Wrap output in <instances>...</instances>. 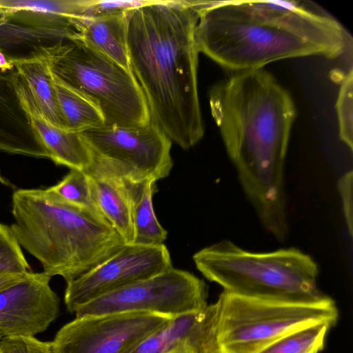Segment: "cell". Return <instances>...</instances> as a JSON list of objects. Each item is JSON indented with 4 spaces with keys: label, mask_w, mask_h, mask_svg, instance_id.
<instances>
[{
    "label": "cell",
    "mask_w": 353,
    "mask_h": 353,
    "mask_svg": "<svg viewBox=\"0 0 353 353\" xmlns=\"http://www.w3.org/2000/svg\"><path fill=\"white\" fill-rule=\"evenodd\" d=\"M212 116L242 188L265 229L288 234L284 166L296 108L263 68L230 73L210 89Z\"/></svg>",
    "instance_id": "6da1fadb"
},
{
    "label": "cell",
    "mask_w": 353,
    "mask_h": 353,
    "mask_svg": "<svg viewBox=\"0 0 353 353\" xmlns=\"http://www.w3.org/2000/svg\"><path fill=\"white\" fill-rule=\"evenodd\" d=\"M194 37L199 52L230 73L290 58L334 59L352 44L336 19L300 1H202Z\"/></svg>",
    "instance_id": "7a4b0ae2"
},
{
    "label": "cell",
    "mask_w": 353,
    "mask_h": 353,
    "mask_svg": "<svg viewBox=\"0 0 353 353\" xmlns=\"http://www.w3.org/2000/svg\"><path fill=\"white\" fill-rule=\"evenodd\" d=\"M130 70L151 120L183 150L203 138L193 1H154L128 12Z\"/></svg>",
    "instance_id": "3957f363"
},
{
    "label": "cell",
    "mask_w": 353,
    "mask_h": 353,
    "mask_svg": "<svg viewBox=\"0 0 353 353\" xmlns=\"http://www.w3.org/2000/svg\"><path fill=\"white\" fill-rule=\"evenodd\" d=\"M11 231L41 264L66 283L90 271L125 243L101 215L70 204L48 188L18 189L12 196Z\"/></svg>",
    "instance_id": "277c9868"
},
{
    "label": "cell",
    "mask_w": 353,
    "mask_h": 353,
    "mask_svg": "<svg viewBox=\"0 0 353 353\" xmlns=\"http://www.w3.org/2000/svg\"><path fill=\"white\" fill-rule=\"evenodd\" d=\"M192 258L208 280L231 294L305 303L330 298L318 287L316 263L298 248L259 253L222 240L200 250Z\"/></svg>",
    "instance_id": "5b68a950"
},
{
    "label": "cell",
    "mask_w": 353,
    "mask_h": 353,
    "mask_svg": "<svg viewBox=\"0 0 353 353\" xmlns=\"http://www.w3.org/2000/svg\"><path fill=\"white\" fill-rule=\"evenodd\" d=\"M47 62L54 80L99 108L105 125L138 126L152 121L145 95L132 71L78 35L63 42Z\"/></svg>",
    "instance_id": "8992f818"
},
{
    "label": "cell",
    "mask_w": 353,
    "mask_h": 353,
    "mask_svg": "<svg viewBox=\"0 0 353 353\" xmlns=\"http://www.w3.org/2000/svg\"><path fill=\"white\" fill-rule=\"evenodd\" d=\"M216 303L219 353H257L298 328L323 321L334 325L338 319V310L330 297L318 303H292L223 291Z\"/></svg>",
    "instance_id": "52a82bcc"
},
{
    "label": "cell",
    "mask_w": 353,
    "mask_h": 353,
    "mask_svg": "<svg viewBox=\"0 0 353 353\" xmlns=\"http://www.w3.org/2000/svg\"><path fill=\"white\" fill-rule=\"evenodd\" d=\"M80 133L93 155L86 172L137 184L163 179L173 166L172 141L152 121L138 126L104 125Z\"/></svg>",
    "instance_id": "ba28073f"
},
{
    "label": "cell",
    "mask_w": 353,
    "mask_h": 353,
    "mask_svg": "<svg viewBox=\"0 0 353 353\" xmlns=\"http://www.w3.org/2000/svg\"><path fill=\"white\" fill-rule=\"evenodd\" d=\"M208 296V286L203 280L173 267L100 296L79 308L74 314L145 312L174 318L205 307Z\"/></svg>",
    "instance_id": "9c48e42d"
},
{
    "label": "cell",
    "mask_w": 353,
    "mask_h": 353,
    "mask_svg": "<svg viewBox=\"0 0 353 353\" xmlns=\"http://www.w3.org/2000/svg\"><path fill=\"white\" fill-rule=\"evenodd\" d=\"M172 318L145 312L76 316L51 341L52 353H127Z\"/></svg>",
    "instance_id": "30bf717a"
},
{
    "label": "cell",
    "mask_w": 353,
    "mask_h": 353,
    "mask_svg": "<svg viewBox=\"0 0 353 353\" xmlns=\"http://www.w3.org/2000/svg\"><path fill=\"white\" fill-rule=\"evenodd\" d=\"M173 268L164 244H124L96 267L66 283L64 302L74 313L88 303L105 294L148 279Z\"/></svg>",
    "instance_id": "8fae6325"
},
{
    "label": "cell",
    "mask_w": 353,
    "mask_h": 353,
    "mask_svg": "<svg viewBox=\"0 0 353 353\" xmlns=\"http://www.w3.org/2000/svg\"><path fill=\"white\" fill-rule=\"evenodd\" d=\"M45 272H27L0 289V334L34 336L46 330L59 313L60 300Z\"/></svg>",
    "instance_id": "7c38bea8"
},
{
    "label": "cell",
    "mask_w": 353,
    "mask_h": 353,
    "mask_svg": "<svg viewBox=\"0 0 353 353\" xmlns=\"http://www.w3.org/2000/svg\"><path fill=\"white\" fill-rule=\"evenodd\" d=\"M0 151L50 159L21 98L15 68L0 72Z\"/></svg>",
    "instance_id": "4fadbf2b"
},
{
    "label": "cell",
    "mask_w": 353,
    "mask_h": 353,
    "mask_svg": "<svg viewBox=\"0 0 353 353\" xmlns=\"http://www.w3.org/2000/svg\"><path fill=\"white\" fill-rule=\"evenodd\" d=\"M218 317L217 303L172 318L127 353H168L189 347L201 351L215 341Z\"/></svg>",
    "instance_id": "5bb4252c"
},
{
    "label": "cell",
    "mask_w": 353,
    "mask_h": 353,
    "mask_svg": "<svg viewBox=\"0 0 353 353\" xmlns=\"http://www.w3.org/2000/svg\"><path fill=\"white\" fill-rule=\"evenodd\" d=\"M19 88L32 126L46 148L49 159L70 170H88L93 163V155L81 133L48 122L39 111L19 76Z\"/></svg>",
    "instance_id": "9a60e30c"
},
{
    "label": "cell",
    "mask_w": 353,
    "mask_h": 353,
    "mask_svg": "<svg viewBox=\"0 0 353 353\" xmlns=\"http://www.w3.org/2000/svg\"><path fill=\"white\" fill-rule=\"evenodd\" d=\"M76 30L51 29L10 21L0 22V51L12 63L48 59Z\"/></svg>",
    "instance_id": "2e32d148"
},
{
    "label": "cell",
    "mask_w": 353,
    "mask_h": 353,
    "mask_svg": "<svg viewBox=\"0 0 353 353\" xmlns=\"http://www.w3.org/2000/svg\"><path fill=\"white\" fill-rule=\"evenodd\" d=\"M85 172L99 212L125 244L132 243V199L129 183L109 174Z\"/></svg>",
    "instance_id": "e0dca14e"
},
{
    "label": "cell",
    "mask_w": 353,
    "mask_h": 353,
    "mask_svg": "<svg viewBox=\"0 0 353 353\" xmlns=\"http://www.w3.org/2000/svg\"><path fill=\"white\" fill-rule=\"evenodd\" d=\"M128 12L99 17H74L72 22L82 40L130 70L127 43Z\"/></svg>",
    "instance_id": "ac0fdd59"
},
{
    "label": "cell",
    "mask_w": 353,
    "mask_h": 353,
    "mask_svg": "<svg viewBox=\"0 0 353 353\" xmlns=\"http://www.w3.org/2000/svg\"><path fill=\"white\" fill-rule=\"evenodd\" d=\"M13 64L42 116L54 125L67 130L47 59Z\"/></svg>",
    "instance_id": "d6986e66"
},
{
    "label": "cell",
    "mask_w": 353,
    "mask_h": 353,
    "mask_svg": "<svg viewBox=\"0 0 353 353\" xmlns=\"http://www.w3.org/2000/svg\"><path fill=\"white\" fill-rule=\"evenodd\" d=\"M129 186L132 199V243L143 245L163 244L168 232L156 216L152 201L157 189L156 181L129 183Z\"/></svg>",
    "instance_id": "ffe728a7"
},
{
    "label": "cell",
    "mask_w": 353,
    "mask_h": 353,
    "mask_svg": "<svg viewBox=\"0 0 353 353\" xmlns=\"http://www.w3.org/2000/svg\"><path fill=\"white\" fill-rule=\"evenodd\" d=\"M53 81L67 130L81 132L105 125L103 116L94 103L54 79Z\"/></svg>",
    "instance_id": "44dd1931"
},
{
    "label": "cell",
    "mask_w": 353,
    "mask_h": 353,
    "mask_svg": "<svg viewBox=\"0 0 353 353\" xmlns=\"http://www.w3.org/2000/svg\"><path fill=\"white\" fill-rule=\"evenodd\" d=\"M329 322L310 324L290 332L270 343L257 353H319L325 345Z\"/></svg>",
    "instance_id": "7402d4cb"
},
{
    "label": "cell",
    "mask_w": 353,
    "mask_h": 353,
    "mask_svg": "<svg viewBox=\"0 0 353 353\" xmlns=\"http://www.w3.org/2000/svg\"><path fill=\"white\" fill-rule=\"evenodd\" d=\"M48 188L65 201L101 215L94 203L90 177L85 172L71 169L59 183Z\"/></svg>",
    "instance_id": "603a6c76"
},
{
    "label": "cell",
    "mask_w": 353,
    "mask_h": 353,
    "mask_svg": "<svg viewBox=\"0 0 353 353\" xmlns=\"http://www.w3.org/2000/svg\"><path fill=\"white\" fill-rule=\"evenodd\" d=\"M352 69L343 77L336 103L341 140L353 149V74Z\"/></svg>",
    "instance_id": "cb8c5ba5"
},
{
    "label": "cell",
    "mask_w": 353,
    "mask_h": 353,
    "mask_svg": "<svg viewBox=\"0 0 353 353\" xmlns=\"http://www.w3.org/2000/svg\"><path fill=\"white\" fill-rule=\"evenodd\" d=\"M89 0H0L5 10L34 8L49 13L74 18L79 17Z\"/></svg>",
    "instance_id": "d4e9b609"
},
{
    "label": "cell",
    "mask_w": 353,
    "mask_h": 353,
    "mask_svg": "<svg viewBox=\"0 0 353 353\" xmlns=\"http://www.w3.org/2000/svg\"><path fill=\"white\" fill-rule=\"evenodd\" d=\"M148 0L99 1L89 0L82 14L77 17H99L126 13L148 3Z\"/></svg>",
    "instance_id": "484cf974"
},
{
    "label": "cell",
    "mask_w": 353,
    "mask_h": 353,
    "mask_svg": "<svg viewBox=\"0 0 353 353\" xmlns=\"http://www.w3.org/2000/svg\"><path fill=\"white\" fill-rule=\"evenodd\" d=\"M0 353H52L51 342L42 341L34 336L3 337Z\"/></svg>",
    "instance_id": "4316f807"
},
{
    "label": "cell",
    "mask_w": 353,
    "mask_h": 353,
    "mask_svg": "<svg viewBox=\"0 0 353 353\" xmlns=\"http://www.w3.org/2000/svg\"><path fill=\"white\" fill-rule=\"evenodd\" d=\"M353 172L352 170L345 173L338 181V189L341 198L344 217L350 236L353 233V210H352V182Z\"/></svg>",
    "instance_id": "83f0119b"
},
{
    "label": "cell",
    "mask_w": 353,
    "mask_h": 353,
    "mask_svg": "<svg viewBox=\"0 0 353 353\" xmlns=\"http://www.w3.org/2000/svg\"><path fill=\"white\" fill-rule=\"evenodd\" d=\"M26 273L0 272V289L21 279Z\"/></svg>",
    "instance_id": "f1b7e54d"
},
{
    "label": "cell",
    "mask_w": 353,
    "mask_h": 353,
    "mask_svg": "<svg viewBox=\"0 0 353 353\" xmlns=\"http://www.w3.org/2000/svg\"><path fill=\"white\" fill-rule=\"evenodd\" d=\"M14 69V64L0 51V72H6Z\"/></svg>",
    "instance_id": "f546056e"
},
{
    "label": "cell",
    "mask_w": 353,
    "mask_h": 353,
    "mask_svg": "<svg viewBox=\"0 0 353 353\" xmlns=\"http://www.w3.org/2000/svg\"><path fill=\"white\" fill-rule=\"evenodd\" d=\"M168 353H198L193 349L189 347H183L171 351Z\"/></svg>",
    "instance_id": "4dcf8cb0"
},
{
    "label": "cell",
    "mask_w": 353,
    "mask_h": 353,
    "mask_svg": "<svg viewBox=\"0 0 353 353\" xmlns=\"http://www.w3.org/2000/svg\"><path fill=\"white\" fill-rule=\"evenodd\" d=\"M5 9L0 8V22L5 18Z\"/></svg>",
    "instance_id": "1f68e13d"
},
{
    "label": "cell",
    "mask_w": 353,
    "mask_h": 353,
    "mask_svg": "<svg viewBox=\"0 0 353 353\" xmlns=\"http://www.w3.org/2000/svg\"><path fill=\"white\" fill-rule=\"evenodd\" d=\"M205 353H219V352L217 350H215V351H210V352H208Z\"/></svg>",
    "instance_id": "d6a6232c"
},
{
    "label": "cell",
    "mask_w": 353,
    "mask_h": 353,
    "mask_svg": "<svg viewBox=\"0 0 353 353\" xmlns=\"http://www.w3.org/2000/svg\"><path fill=\"white\" fill-rule=\"evenodd\" d=\"M2 338H3V337H2V336L0 334V341H1V339Z\"/></svg>",
    "instance_id": "836d02e7"
},
{
    "label": "cell",
    "mask_w": 353,
    "mask_h": 353,
    "mask_svg": "<svg viewBox=\"0 0 353 353\" xmlns=\"http://www.w3.org/2000/svg\"><path fill=\"white\" fill-rule=\"evenodd\" d=\"M1 225H2V224H1V223H0V226H1Z\"/></svg>",
    "instance_id": "e575fe53"
}]
</instances>
